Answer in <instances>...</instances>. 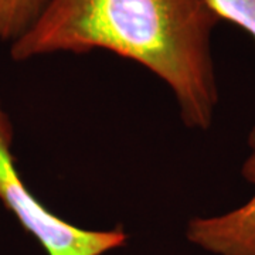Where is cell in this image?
<instances>
[{
	"label": "cell",
	"instance_id": "obj_5",
	"mask_svg": "<svg viewBox=\"0 0 255 255\" xmlns=\"http://www.w3.org/2000/svg\"><path fill=\"white\" fill-rule=\"evenodd\" d=\"M220 20L231 21L255 40V0H210Z\"/></svg>",
	"mask_w": 255,
	"mask_h": 255
},
{
	"label": "cell",
	"instance_id": "obj_4",
	"mask_svg": "<svg viewBox=\"0 0 255 255\" xmlns=\"http://www.w3.org/2000/svg\"><path fill=\"white\" fill-rule=\"evenodd\" d=\"M48 0H0V41L14 43L40 17Z\"/></svg>",
	"mask_w": 255,
	"mask_h": 255
},
{
	"label": "cell",
	"instance_id": "obj_3",
	"mask_svg": "<svg viewBox=\"0 0 255 255\" xmlns=\"http://www.w3.org/2000/svg\"><path fill=\"white\" fill-rule=\"evenodd\" d=\"M250 155L241 174L255 186V127L248 135ZM191 244L214 255H255V194L246 204L214 217H197L186 230Z\"/></svg>",
	"mask_w": 255,
	"mask_h": 255
},
{
	"label": "cell",
	"instance_id": "obj_2",
	"mask_svg": "<svg viewBox=\"0 0 255 255\" xmlns=\"http://www.w3.org/2000/svg\"><path fill=\"white\" fill-rule=\"evenodd\" d=\"M13 129L0 105V201L47 255H104L127 244L122 228L85 230L55 216L21 180L11 155Z\"/></svg>",
	"mask_w": 255,
	"mask_h": 255
},
{
	"label": "cell",
	"instance_id": "obj_1",
	"mask_svg": "<svg viewBox=\"0 0 255 255\" xmlns=\"http://www.w3.org/2000/svg\"><path fill=\"white\" fill-rule=\"evenodd\" d=\"M210 0H48L11 58L108 50L156 74L174 94L184 125L209 129L219 104Z\"/></svg>",
	"mask_w": 255,
	"mask_h": 255
}]
</instances>
